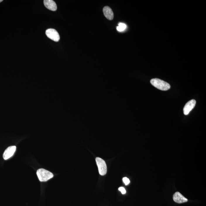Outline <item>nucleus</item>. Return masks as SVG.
<instances>
[{
    "instance_id": "nucleus-1",
    "label": "nucleus",
    "mask_w": 206,
    "mask_h": 206,
    "mask_svg": "<svg viewBox=\"0 0 206 206\" xmlns=\"http://www.w3.org/2000/svg\"><path fill=\"white\" fill-rule=\"evenodd\" d=\"M150 83L153 86L162 90H167L170 88V85L168 83L158 78L151 80Z\"/></svg>"
},
{
    "instance_id": "nucleus-11",
    "label": "nucleus",
    "mask_w": 206,
    "mask_h": 206,
    "mask_svg": "<svg viewBox=\"0 0 206 206\" xmlns=\"http://www.w3.org/2000/svg\"><path fill=\"white\" fill-rule=\"evenodd\" d=\"M123 181L124 183H125V185H128L130 183V180H129L128 178H126V177H124V178H123Z\"/></svg>"
},
{
    "instance_id": "nucleus-12",
    "label": "nucleus",
    "mask_w": 206,
    "mask_h": 206,
    "mask_svg": "<svg viewBox=\"0 0 206 206\" xmlns=\"http://www.w3.org/2000/svg\"><path fill=\"white\" fill-rule=\"evenodd\" d=\"M119 190L121 192L122 194H125L126 193V190L123 187H120L119 189Z\"/></svg>"
},
{
    "instance_id": "nucleus-4",
    "label": "nucleus",
    "mask_w": 206,
    "mask_h": 206,
    "mask_svg": "<svg viewBox=\"0 0 206 206\" xmlns=\"http://www.w3.org/2000/svg\"><path fill=\"white\" fill-rule=\"evenodd\" d=\"M46 34L48 37L55 42H58L60 40L59 35L57 31L54 29H49L46 30Z\"/></svg>"
},
{
    "instance_id": "nucleus-9",
    "label": "nucleus",
    "mask_w": 206,
    "mask_h": 206,
    "mask_svg": "<svg viewBox=\"0 0 206 206\" xmlns=\"http://www.w3.org/2000/svg\"><path fill=\"white\" fill-rule=\"evenodd\" d=\"M103 13L105 17L107 18L108 20H112L114 17V13H113L112 10L108 6H105L104 7L103 10Z\"/></svg>"
},
{
    "instance_id": "nucleus-8",
    "label": "nucleus",
    "mask_w": 206,
    "mask_h": 206,
    "mask_svg": "<svg viewBox=\"0 0 206 206\" xmlns=\"http://www.w3.org/2000/svg\"><path fill=\"white\" fill-rule=\"evenodd\" d=\"M44 4L45 7L49 10L53 11H55L57 10L56 4L52 0H44Z\"/></svg>"
},
{
    "instance_id": "nucleus-2",
    "label": "nucleus",
    "mask_w": 206,
    "mask_h": 206,
    "mask_svg": "<svg viewBox=\"0 0 206 206\" xmlns=\"http://www.w3.org/2000/svg\"><path fill=\"white\" fill-rule=\"evenodd\" d=\"M37 174L39 180L41 182H46L54 176L53 174L49 171L44 169H39Z\"/></svg>"
},
{
    "instance_id": "nucleus-10",
    "label": "nucleus",
    "mask_w": 206,
    "mask_h": 206,
    "mask_svg": "<svg viewBox=\"0 0 206 206\" xmlns=\"http://www.w3.org/2000/svg\"><path fill=\"white\" fill-rule=\"evenodd\" d=\"M126 28V25L125 23H120L119 24V26L116 28L117 30L118 31L121 32L124 31Z\"/></svg>"
},
{
    "instance_id": "nucleus-13",
    "label": "nucleus",
    "mask_w": 206,
    "mask_h": 206,
    "mask_svg": "<svg viewBox=\"0 0 206 206\" xmlns=\"http://www.w3.org/2000/svg\"><path fill=\"white\" fill-rule=\"evenodd\" d=\"M2 1H3V0H0V3H1V2H2Z\"/></svg>"
},
{
    "instance_id": "nucleus-7",
    "label": "nucleus",
    "mask_w": 206,
    "mask_h": 206,
    "mask_svg": "<svg viewBox=\"0 0 206 206\" xmlns=\"http://www.w3.org/2000/svg\"><path fill=\"white\" fill-rule=\"evenodd\" d=\"M173 200L178 203H185L188 201V199L185 198L179 192H176L173 196Z\"/></svg>"
},
{
    "instance_id": "nucleus-3",
    "label": "nucleus",
    "mask_w": 206,
    "mask_h": 206,
    "mask_svg": "<svg viewBox=\"0 0 206 206\" xmlns=\"http://www.w3.org/2000/svg\"><path fill=\"white\" fill-rule=\"evenodd\" d=\"M95 161L98 168L99 174L101 176L105 175L107 173V166L105 161L99 157H97Z\"/></svg>"
},
{
    "instance_id": "nucleus-5",
    "label": "nucleus",
    "mask_w": 206,
    "mask_h": 206,
    "mask_svg": "<svg viewBox=\"0 0 206 206\" xmlns=\"http://www.w3.org/2000/svg\"><path fill=\"white\" fill-rule=\"evenodd\" d=\"M196 102L193 99L190 100L186 104L183 109V112L185 115H188L195 106Z\"/></svg>"
},
{
    "instance_id": "nucleus-6",
    "label": "nucleus",
    "mask_w": 206,
    "mask_h": 206,
    "mask_svg": "<svg viewBox=\"0 0 206 206\" xmlns=\"http://www.w3.org/2000/svg\"><path fill=\"white\" fill-rule=\"evenodd\" d=\"M16 150V146L9 147L5 150L4 153L3 157L5 160L9 159L13 155Z\"/></svg>"
}]
</instances>
